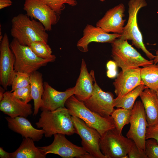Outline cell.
I'll return each mask as SVG.
<instances>
[{
	"instance_id": "6da1fadb",
	"label": "cell",
	"mask_w": 158,
	"mask_h": 158,
	"mask_svg": "<svg viewBox=\"0 0 158 158\" xmlns=\"http://www.w3.org/2000/svg\"><path fill=\"white\" fill-rule=\"evenodd\" d=\"M11 35L23 46L41 41L47 43L49 35L43 24L27 15L20 13L11 20Z\"/></svg>"
},
{
	"instance_id": "7a4b0ae2",
	"label": "cell",
	"mask_w": 158,
	"mask_h": 158,
	"mask_svg": "<svg viewBox=\"0 0 158 158\" xmlns=\"http://www.w3.org/2000/svg\"><path fill=\"white\" fill-rule=\"evenodd\" d=\"M35 124L38 128L43 130L46 138L58 133L68 136L77 133L72 116L65 107L53 111H42Z\"/></svg>"
},
{
	"instance_id": "3957f363",
	"label": "cell",
	"mask_w": 158,
	"mask_h": 158,
	"mask_svg": "<svg viewBox=\"0 0 158 158\" xmlns=\"http://www.w3.org/2000/svg\"><path fill=\"white\" fill-rule=\"evenodd\" d=\"M65 106L71 116L83 120L87 125L96 129L101 136L108 130L115 128L111 116L103 117L92 111L74 95L67 100Z\"/></svg>"
},
{
	"instance_id": "277c9868",
	"label": "cell",
	"mask_w": 158,
	"mask_h": 158,
	"mask_svg": "<svg viewBox=\"0 0 158 158\" xmlns=\"http://www.w3.org/2000/svg\"><path fill=\"white\" fill-rule=\"evenodd\" d=\"M111 57L122 70L144 67L154 63L153 60H148L129 44L127 40L119 38L111 43Z\"/></svg>"
},
{
	"instance_id": "5b68a950",
	"label": "cell",
	"mask_w": 158,
	"mask_h": 158,
	"mask_svg": "<svg viewBox=\"0 0 158 158\" xmlns=\"http://www.w3.org/2000/svg\"><path fill=\"white\" fill-rule=\"evenodd\" d=\"M10 47L14 54V68L16 72L30 75L48 63L54 62L56 59H43L37 56L28 46L20 44L15 39L10 44Z\"/></svg>"
},
{
	"instance_id": "8992f818",
	"label": "cell",
	"mask_w": 158,
	"mask_h": 158,
	"mask_svg": "<svg viewBox=\"0 0 158 158\" xmlns=\"http://www.w3.org/2000/svg\"><path fill=\"white\" fill-rule=\"evenodd\" d=\"M128 17L119 38L124 40H130L137 48L140 49L150 60L155 56L146 49L143 41V37L137 22V15L139 10L147 5L146 0H130L128 3Z\"/></svg>"
},
{
	"instance_id": "52a82bcc",
	"label": "cell",
	"mask_w": 158,
	"mask_h": 158,
	"mask_svg": "<svg viewBox=\"0 0 158 158\" xmlns=\"http://www.w3.org/2000/svg\"><path fill=\"white\" fill-rule=\"evenodd\" d=\"M134 142L115 128L108 130L101 136L100 147L106 158H128L127 154Z\"/></svg>"
},
{
	"instance_id": "ba28073f",
	"label": "cell",
	"mask_w": 158,
	"mask_h": 158,
	"mask_svg": "<svg viewBox=\"0 0 158 158\" xmlns=\"http://www.w3.org/2000/svg\"><path fill=\"white\" fill-rule=\"evenodd\" d=\"M130 127L126 136L139 148L145 150L146 134L148 127L144 107L140 100L136 101L131 110Z\"/></svg>"
},
{
	"instance_id": "9c48e42d",
	"label": "cell",
	"mask_w": 158,
	"mask_h": 158,
	"mask_svg": "<svg viewBox=\"0 0 158 158\" xmlns=\"http://www.w3.org/2000/svg\"><path fill=\"white\" fill-rule=\"evenodd\" d=\"M72 119L77 134L81 139V144L85 150L93 158H106L100 149L101 136L99 133L79 118L72 116Z\"/></svg>"
},
{
	"instance_id": "30bf717a",
	"label": "cell",
	"mask_w": 158,
	"mask_h": 158,
	"mask_svg": "<svg viewBox=\"0 0 158 158\" xmlns=\"http://www.w3.org/2000/svg\"><path fill=\"white\" fill-rule=\"evenodd\" d=\"M91 71L94 78L93 91L88 99L83 102L87 108L101 116H111L114 109V95L102 89L96 82L94 71Z\"/></svg>"
},
{
	"instance_id": "8fae6325",
	"label": "cell",
	"mask_w": 158,
	"mask_h": 158,
	"mask_svg": "<svg viewBox=\"0 0 158 158\" xmlns=\"http://www.w3.org/2000/svg\"><path fill=\"white\" fill-rule=\"evenodd\" d=\"M0 84L6 90L11 86L16 72L14 68L15 57L10 47L8 36L5 33L0 42Z\"/></svg>"
},
{
	"instance_id": "7c38bea8",
	"label": "cell",
	"mask_w": 158,
	"mask_h": 158,
	"mask_svg": "<svg viewBox=\"0 0 158 158\" xmlns=\"http://www.w3.org/2000/svg\"><path fill=\"white\" fill-rule=\"evenodd\" d=\"M23 9L28 16L41 23L47 31H51L52 26L60 18L59 15L41 0H25Z\"/></svg>"
},
{
	"instance_id": "4fadbf2b",
	"label": "cell",
	"mask_w": 158,
	"mask_h": 158,
	"mask_svg": "<svg viewBox=\"0 0 158 158\" xmlns=\"http://www.w3.org/2000/svg\"><path fill=\"white\" fill-rule=\"evenodd\" d=\"M54 135V140L50 145L39 147L45 155L52 153L63 158H81L83 155L88 153L82 147L78 146L68 140L65 135L58 133Z\"/></svg>"
},
{
	"instance_id": "5bb4252c",
	"label": "cell",
	"mask_w": 158,
	"mask_h": 158,
	"mask_svg": "<svg viewBox=\"0 0 158 158\" xmlns=\"http://www.w3.org/2000/svg\"><path fill=\"white\" fill-rule=\"evenodd\" d=\"M44 88L40 107L42 111H53L60 107H64L67 100L74 94V87L64 91H60L52 87L47 82H44Z\"/></svg>"
},
{
	"instance_id": "9a60e30c",
	"label": "cell",
	"mask_w": 158,
	"mask_h": 158,
	"mask_svg": "<svg viewBox=\"0 0 158 158\" xmlns=\"http://www.w3.org/2000/svg\"><path fill=\"white\" fill-rule=\"evenodd\" d=\"M125 7L121 3L108 10L104 16L96 23V26L109 33L121 34L123 31L126 20Z\"/></svg>"
},
{
	"instance_id": "2e32d148",
	"label": "cell",
	"mask_w": 158,
	"mask_h": 158,
	"mask_svg": "<svg viewBox=\"0 0 158 158\" xmlns=\"http://www.w3.org/2000/svg\"><path fill=\"white\" fill-rule=\"evenodd\" d=\"M83 32V36L78 41L76 45L78 49L83 52L88 51V45L92 42L111 43L121 35L119 34H110L99 27L88 24Z\"/></svg>"
},
{
	"instance_id": "e0dca14e",
	"label": "cell",
	"mask_w": 158,
	"mask_h": 158,
	"mask_svg": "<svg viewBox=\"0 0 158 158\" xmlns=\"http://www.w3.org/2000/svg\"><path fill=\"white\" fill-rule=\"evenodd\" d=\"M113 82L117 97H121L138 86L144 84L140 75V68L122 70Z\"/></svg>"
},
{
	"instance_id": "ac0fdd59",
	"label": "cell",
	"mask_w": 158,
	"mask_h": 158,
	"mask_svg": "<svg viewBox=\"0 0 158 158\" xmlns=\"http://www.w3.org/2000/svg\"><path fill=\"white\" fill-rule=\"evenodd\" d=\"M0 110L9 116L27 118L32 113L30 104H24L16 99L10 91H6L0 102Z\"/></svg>"
},
{
	"instance_id": "d6986e66",
	"label": "cell",
	"mask_w": 158,
	"mask_h": 158,
	"mask_svg": "<svg viewBox=\"0 0 158 158\" xmlns=\"http://www.w3.org/2000/svg\"><path fill=\"white\" fill-rule=\"evenodd\" d=\"M8 128L21 135L24 138H30L34 141H38L42 138L44 132L42 129L35 128L26 118L21 116L5 117Z\"/></svg>"
},
{
	"instance_id": "ffe728a7",
	"label": "cell",
	"mask_w": 158,
	"mask_h": 158,
	"mask_svg": "<svg viewBox=\"0 0 158 158\" xmlns=\"http://www.w3.org/2000/svg\"><path fill=\"white\" fill-rule=\"evenodd\" d=\"M74 95L79 100L84 101L92 95L94 90V78L92 71L89 73L84 59L81 62L80 71L74 87Z\"/></svg>"
},
{
	"instance_id": "44dd1931",
	"label": "cell",
	"mask_w": 158,
	"mask_h": 158,
	"mask_svg": "<svg viewBox=\"0 0 158 158\" xmlns=\"http://www.w3.org/2000/svg\"><path fill=\"white\" fill-rule=\"evenodd\" d=\"M146 116L148 126L158 123V100L156 92L146 88L140 96Z\"/></svg>"
},
{
	"instance_id": "7402d4cb",
	"label": "cell",
	"mask_w": 158,
	"mask_h": 158,
	"mask_svg": "<svg viewBox=\"0 0 158 158\" xmlns=\"http://www.w3.org/2000/svg\"><path fill=\"white\" fill-rule=\"evenodd\" d=\"M34 142L30 138H24L18 148L11 153V158H46V155L35 146Z\"/></svg>"
},
{
	"instance_id": "603a6c76",
	"label": "cell",
	"mask_w": 158,
	"mask_h": 158,
	"mask_svg": "<svg viewBox=\"0 0 158 158\" xmlns=\"http://www.w3.org/2000/svg\"><path fill=\"white\" fill-rule=\"evenodd\" d=\"M30 85L31 95L34 102L33 115L38 114L42 102V97L43 93L44 82L41 73L36 71L30 75Z\"/></svg>"
},
{
	"instance_id": "cb8c5ba5",
	"label": "cell",
	"mask_w": 158,
	"mask_h": 158,
	"mask_svg": "<svg viewBox=\"0 0 158 158\" xmlns=\"http://www.w3.org/2000/svg\"><path fill=\"white\" fill-rule=\"evenodd\" d=\"M147 87L144 84L140 85L121 97L114 98V107L132 110L135 100L143 91Z\"/></svg>"
},
{
	"instance_id": "d4e9b609",
	"label": "cell",
	"mask_w": 158,
	"mask_h": 158,
	"mask_svg": "<svg viewBox=\"0 0 158 158\" xmlns=\"http://www.w3.org/2000/svg\"><path fill=\"white\" fill-rule=\"evenodd\" d=\"M140 75L144 85L156 92L158 90V66L157 64L140 68Z\"/></svg>"
},
{
	"instance_id": "484cf974",
	"label": "cell",
	"mask_w": 158,
	"mask_h": 158,
	"mask_svg": "<svg viewBox=\"0 0 158 158\" xmlns=\"http://www.w3.org/2000/svg\"><path fill=\"white\" fill-rule=\"evenodd\" d=\"M131 110L117 108L114 110L111 115L114 121L115 128L120 134H122L123 128L125 126L130 123Z\"/></svg>"
},
{
	"instance_id": "4316f807",
	"label": "cell",
	"mask_w": 158,
	"mask_h": 158,
	"mask_svg": "<svg viewBox=\"0 0 158 158\" xmlns=\"http://www.w3.org/2000/svg\"><path fill=\"white\" fill-rule=\"evenodd\" d=\"M28 46L37 56L40 58L56 59L55 56L52 54L51 49L47 43L36 41L31 43Z\"/></svg>"
},
{
	"instance_id": "83f0119b",
	"label": "cell",
	"mask_w": 158,
	"mask_h": 158,
	"mask_svg": "<svg viewBox=\"0 0 158 158\" xmlns=\"http://www.w3.org/2000/svg\"><path fill=\"white\" fill-rule=\"evenodd\" d=\"M52 10L60 15L65 8V4L72 6H76L78 2L76 0H41Z\"/></svg>"
},
{
	"instance_id": "f1b7e54d",
	"label": "cell",
	"mask_w": 158,
	"mask_h": 158,
	"mask_svg": "<svg viewBox=\"0 0 158 158\" xmlns=\"http://www.w3.org/2000/svg\"><path fill=\"white\" fill-rule=\"evenodd\" d=\"M30 75L23 73L17 72L11 85L12 92L15 90L30 85Z\"/></svg>"
},
{
	"instance_id": "f546056e",
	"label": "cell",
	"mask_w": 158,
	"mask_h": 158,
	"mask_svg": "<svg viewBox=\"0 0 158 158\" xmlns=\"http://www.w3.org/2000/svg\"><path fill=\"white\" fill-rule=\"evenodd\" d=\"M12 92L15 97L24 104H28L33 99L30 85L27 87L17 89Z\"/></svg>"
},
{
	"instance_id": "4dcf8cb0",
	"label": "cell",
	"mask_w": 158,
	"mask_h": 158,
	"mask_svg": "<svg viewBox=\"0 0 158 158\" xmlns=\"http://www.w3.org/2000/svg\"><path fill=\"white\" fill-rule=\"evenodd\" d=\"M145 151L147 158H158V143L154 138L146 140Z\"/></svg>"
},
{
	"instance_id": "1f68e13d",
	"label": "cell",
	"mask_w": 158,
	"mask_h": 158,
	"mask_svg": "<svg viewBox=\"0 0 158 158\" xmlns=\"http://www.w3.org/2000/svg\"><path fill=\"white\" fill-rule=\"evenodd\" d=\"M129 158H147L145 150L138 147L134 142L128 152Z\"/></svg>"
},
{
	"instance_id": "d6a6232c",
	"label": "cell",
	"mask_w": 158,
	"mask_h": 158,
	"mask_svg": "<svg viewBox=\"0 0 158 158\" xmlns=\"http://www.w3.org/2000/svg\"><path fill=\"white\" fill-rule=\"evenodd\" d=\"M106 66L107 70V75L109 78H113L117 76L118 75L117 68L118 66L114 61L111 60L108 61Z\"/></svg>"
},
{
	"instance_id": "836d02e7",
	"label": "cell",
	"mask_w": 158,
	"mask_h": 158,
	"mask_svg": "<svg viewBox=\"0 0 158 158\" xmlns=\"http://www.w3.org/2000/svg\"><path fill=\"white\" fill-rule=\"evenodd\" d=\"M154 138L158 143V123L152 126H148L146 129V139Z\"/></svg>"
},
{
	"instance_id": "e575fe53",
	"label": "cell",
	"mask_w": 158,
	"mask_h": 158,
	"mask_svg": "<svg viewBox=\"0 0 158 158\" xmlns=\"http://www.w3.org/2000/svg\"><path fill=\"white\" fill-rule=\"evenodd\" d=\"M12 4L11 0H0V9L10 6Z\"/></svg>"
},
{
	"instance_id": "d590c367",
	"label": "cell",
	"mask_w": 158,
	"mask_h": 158,
	"mask_svg": "<svg viewBox=\"0 0 158 158\" xmlns=\"http://www.w3.org/2000/svg\"><path fill=\"white\" fill-rule=\"evenodd\" d=\"M0 157L1 158H11V153L6 151L2 147H0Z\"/></svg>"
},
{
	"instance_id": "8d00e7d4",
	"label": "cell",
	"mask_w": 158,
	"mask_h": 158,
	"mask_svg": "<svg viewBox=\"0 0 158 158\" xmlns=\"http://www.w3.org/2000/svg\"><path fill=\"white\" fill-rule=\"evenodd\" d=\"M6 90L2 86L0 87V102L3 99L5 92Z\"/></svg>"
},
{
	"instance_id": "74e56055",
	"label": "cell",
	"mask_w": 158,
	"mask_h": 158,
	"mask_svg": "<svg viewBox=\"0 0 158 158\" xmlns=\"http://www.w3.org/2000/svg\"><path fill=\"white\" fill-rule=\"evenodd\" d=\"M155 56V57L153 60L154 63L157 64L158 63V50L156 51V55Z\"/></svg>"
},
{
	"instance_id": "f35d334b",
	"label": "cell",
	"mask_w": 158,
	"mask_h": 158,
	"mask_svg": "<svg viewBox=\"0 0 158 158\" xmlns=\"http://www.w3.org/2000/svg\"><path fill=\"white\" fill-rule=\"evenodd\" d=\"M156 92V94L157 97V99L158 100V90Z\"/></svg>"
},
{
	"instance_id": "ab89813d",
	"label": "cell",
	"mask_w": 158,
	"mask_h": 158,
	"mask_svg": "<svg viewBox=\"0 0 158 158\" xmlns=\"http://www.w3.org/2000/svg\"><path fill=\"white\" fill-rule=\"evenodd\" d=\"M99 1H102V2H103L104 1H105V0H99Z\"/></svg>"
},
{
	"instance_id": "60d3db41",
	"label": "cell",
	"mask_w": 158,
	"mask_h": 158,
	"mask_svg": "<svg viewBox=\"0 0 158 158\" xmlns=\"http://www.w3.org/2000/svg\"><path fill=\"white\" fill-rule=\"evenodd\" d=\"M157 64V65L158 66V63Z\"/></svg>"
}]
</instances>
